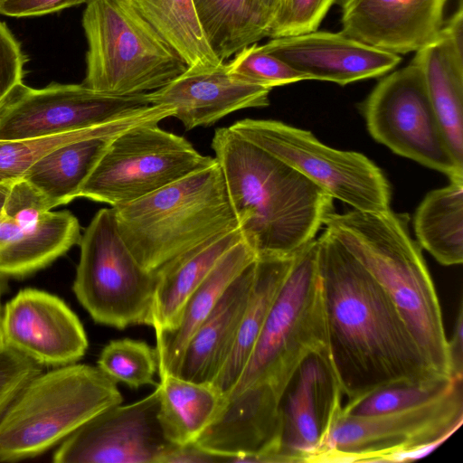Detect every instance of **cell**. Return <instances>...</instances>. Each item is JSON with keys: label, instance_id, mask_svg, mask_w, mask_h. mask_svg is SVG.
<instances>
[{"label": "cell", "instance_id": "ac0fdd59", "mask_svg": "<svg viewBox=\"0 0 463 463\" xmlns=\"http://www.w3.org/2000/svg\"><path fill=\"white\" fill-rule=\"evenodd\" d=\"M449 0H341L344 34L395 54L435 42Z\"/></svg>", "mask_w": 463, "mask_h": 463}, {"label": "cell", "instance_id": "d590c367", "mask_svg": "<svg viewBox=\"0 0 463 463\" xmlns=\"http://www.w3.org/2000/svg\"><path fill=\"white\" fill-rule=\"evenodd\" d=\"M336 0H278L268 37L279 38L317 31Z\"/></svg>", "mask_w": 463, "mask_h": 463}, {"label": "cell", "instance_id": "e0dca14e", "mask_svg": "<svg viewBox=\"0 0 463 463\" xmlns=\"http://www.w3.org/2000/svg\"><path fill=\"white\" fill-rule=\"evenodd\" d=\"M279 400L265 385L224 397L213 420L194 443L227 457L232 463H279Z\"/></svg>", "mask_w": 463, "mask_h": 463}, {"label": "cell", "instance_id": "f35d334b", "mask_svg": "<svg viewBox=\"0 0 463 463\" xmlns=\"http://www.w3.org/2000/svg\"><path fill=\"white\" fill-rule=\"evenodd\" d=\"M86 0H3L0 14L12 17L40 16L74 5Z\"/></svg>", "mask_w": 463, "mask_h": 463}, {"label": "cell", "instance_id": "52a82bcc", "mask_svg": "<svg viewBox=\"0 0 463 463\" xmlns=\"http://www.w3.org/2000/svg\"><path fill=\"white\" fill-rule=\"evenodd\" d=\"M323 349L326 334L314 239L294 255L247 364L224 397L255 385L269 386L281 397L302 360Z\"/></svg>", "mask_w": 463, "mask_h": 463}, {"label": "cell", "instance_id": "ab89813d", "mask_svg": "<svg viewBox=\"0 0 463 463\" xmlns=\"http://www.w3.org/2000/svg\"><path fill=\"white\" fill-rule=\"evenodd\" d=\"M229 462L225 456L207 451L195 443L176 445L168 450L159 463H215Z\"/></svg>", "mask_w": 463, "mask_h": 463}, {"label": "cell", "instance_id": "1f68e13d", "mask_svg": "<svg viewBox=\"0 0 463 463\" xmlns=\"http://www.w3.org/2000/svg\"><path fill=\"white\" fill-rule=\"evenodd\" d=\"M456 379V377L439 376L422 381L390 383L348 401L343 406L341 414L351 417H370L416 407L446 393Z\"/></svg>", "mask_w": 463, "mask_h": 463}, {"label": "cell", "instance_id": "e575fe53", "mask_svg": "<svg viewBox=\"0 0 463 463\" xmlns=\"http://www.w3.org/2000/svg\"><path fill=\"white\" fill-rule=\"evenodd\" d=\"M226 65L234 76L271 90L277 86L309 80L306 74L267 52L257 43L243 48Z\"/></svg>", "mask_w": 463, "mask_h": 463}, {"label": "cell", "instance_id": "83f0119b", "mask_svg": "<svg viewBox=\"0 0 463 463\" xmlns=\"http://www.w3.org/2000/svg\"><path fill=\"white\" fill-rule=\"evenodd\" d=\"M156 385L158 420L175 445L194 443L212 422L224 396L211 383H199L165 374Z\"/></svg>", "mask_w": 463, "mask_h": 463}, {"label": "cell", "instance_id": "5b68a950", "mask_svg": "<svg viewBox=\"0 0 463 463\" xmlns=\"http://www.w3.org/2000/svg\"><path fill=\"white\" fill-rule=\"evenodd\" d=\"M122 402L117 383L98 366L74 363L43 372L24 386L0 420V461L39 456Z\"/></svg>", "mask_w": 463, "mask_h": 463}, {"label": "cell", "instance_id": "277c9868", "mask_svg": "<svg viewBox=\"0 0 463 463\" xmlns=\"http://www.w3.org/2000/svg\"><path fill=\"white\" fill-rule=\"evenodd\" d=\"M125 243L146 270L238 229L217 160L136 201L112 207Z\"/></svg>", "mask_w": 463, "mask_h": 463}, {"label": "cell", "instance_id": "9c48e42d", "mask_svg": "<svg viewBox=\"0 0 463 463\" xmlns=\"http://www.w3.org/2000/svg\"><path fill=\"white\" fill-rule=\"evenodd\" d=\"M230 128L354 210L381 213L391 209L390 184L364 155L330 147L310 131L277 120L245 118Z\"/></svg>", "mask_w": 463, "mask_h": 463}, {"label": "cell", "instance_id": "7402d4cb", "mask_svg": "<svg viewBox=\"0 0 463 463\" xmlns=\"http://www.w3.org/2000/svg\"><path fill=\"white\" fill-rule=\"evenodd\" d=\"M257 260V259H256ZM255 263L228 287L216 306L187 343L175 375L194 383H212L225 363L248 303Z\"/></svg>", "mask_w": 463, "mask_h": 463}, {"label": "cell", "instance_id": "7a4b0ae2", "mask_svg": "<svg viewBox=\"0 0 463 463\" xmlns=\"http://www.w3.org/2000/svg\"><path fill=\"white\" fill-rule=\"evenodd\" d=\"M212 147L243 241L257 259L293 256L315 239L333 198L301 173L230 127Z\"/></svg>", "mask_w": 463, "mask_h": 463}, {"label": "cell", "instance_id": "d6986e66", "mask_svg": "<svg viewBox=\"0 0 463 463\" xmlns=\"http://www.w3.org/2000/svg\"><path fill=\"white\" fill-rule=\"evenodd\" d=\"M261 47L309 80L339 85L382 76L402 61L398 54L363 43L341 32L315 31L271 38Z\"/></svg>", "mask_w": 463, "mask_h": 463}, {"label": "cell", "instance_id": "f6af8a7d", "mask_svg": "<svg viewBox=\"0 0 463 463\" xmlns=\"http://www.w3.org/2000/svg\"><path fill=\"white\" fill-rule=\"evenodd\" d=\"M1 319H2V315L0 313V345L4 344L3 337H2V330H1Z\"/></svg>", "mask_w": 463, "mask_h": 463}, {"label": "cell", "instance_id": "8fae6325", "mask_svg": "<svg viewBox=\"0 0 463 463\" xmlns=\"http://www.w3.org/2000/svg\"><path fill=\"white\" fill-rule=\"evenodd\" d=\"M463 421V378L440 397L392 413L338 417L320 462L411 460L433 449Z\"/></svg>", "mask_w": 463, "mask_h": 463}, {"label": "cell", "instance_id": "4fadbf2b", "mask_svg": "<svg viewBox=\"0 0 463 463\" xmlns=\"http://www.w3.org/2000/svg\"><path fill=\"white\" fill-rule=\"evenodd\" d=\"M145 94L115 96L81 84L17 85L0 108V140H18L95 128L147 106Z\"/></svg>", "mask_w": 463, "mask_h": 463}, {"label": "cell", "instance_id": "3957f363", "mask_svg": "<svg viewBox=\"0 0 463 463\" xmlns=\"http://www.w3.org/2000/svg\"><path fill=\"white\" fill-rule=\"evenodd\" d=\"M324 225L387 293L432 370L452 378L441 307L407 216L353 209Z\"/></svg>", "mask_w": 463, "mask_h": 463}, {"label": "cell", "instance_id": "7dc6e473", "mask_svg": "<svg viewBox=\"0 0 463 463\" xmlns=\"http://www.w3.org/2000/svg\"><path fill=\"white\" fill-rule=\"evenodd\" d=\"M2 1H3V0H0V4H1V2H2Z\"/></svg>", "mask_w": 463, "mask_h": 463}, {"label": "cell", "instance_id": "7bdbcfd3", "mask_svg": "<svg viewBox=\"0 0 463 463\" xmlns=\"http://www.w3.org/2000/svg\"><path fill=\"white\" fill-rule=\"evenodd\" d=\"M13 182H0V217L5 205V202Z\"/></svg>", "mask_w": 463, "mask_h": 463}, {"label": "cell", "instance_id": "4dcf8cb0", "mask_svg": "<svg viewBox=\"0 0 463 463\" xmlns=\"http://www.w3.org/2000/svg\"><path fill=\"white\" fill-rule=\"evenodd\" d=\"M130 1L188 69L223 63L206 40L193 0Z\"/></svg>", "mask_w": 463, "mask_h": 463}, {"label": "cell", "instance_id": "60d3db41", "mask_svg": "<svg viewBox=\"0 0 463 463\" xmlns=\"http://www.w3.org/2000/svg\"><path fill=\"white\" fill-rule=\"evenodd\" d=\"M448 351L452 377H463V309L461 304L451 338L448 339Z\"/></svg>", "mask_w": 463, "mask_h": 463}, {"label": "cell", "instance_id": "5bb4252c", "mask_svg": "<svg viewBox=\"0 0 463 463\" xmlns=\"http://www.w3.org/2000/svg\"><path fill=\"white\" fill-rule=\"evenodd\" d=\"M343 395L326 349L309 353L279 400V463L321 461L342 411Z\"/></svg>", "mask_w": 463, "mask_h": 463}, {"label": "cell", "instance_id": "ee69618b", "mask_svg": "<svg viewBox=\"0 0 463 463\" xmlns=\"http://www.w3.org/2000/svg\"><path fill=\"white\" fill-rule=\"evenodd\" d=\"M266 9L272 13V10L278 0H258Z\"/></svg>", "mask_w": 463, "mask_h": 463}, {"label": "cell", "instance_id": "44dd1931", "mask_svg": "<svg viewBox=\"0 0 463 463\" xmlns=\"http://www.w3.org/2000/svg\"><path fill=\"white\" fill-rule=\"evenodd\" d=\"M174 109L149 105L106 125L99 131L62 145L35 162L23 178L47 200L51 209L77 197L110 141L124 130L145 123L158 124L172 117Z\"/></svg>", "mask_w": 463, "mask_h": 463}, {"label": "cell", "instance_id": "836d02e7", "mask_svg": "<svg viewBox=\"0 0 463 463\" xmlns=\"http://www.w3.org/2000/svg\"><path fill=\"white\" fill-rule=\"evenodd\" d=\"M108 124L46 137L0 140V182H14L23 178L35 162L51 151L96 133Z\"/></svg>", "mask_w": 463, "mask_h": 463}, {"label": "cell", "instance_id": "603a6c76", "mask_svg": "<svg viewBox=\"0 0 463 463\" xmlns=\"http://www.w3.org/2000/svg\"><path fill=\"white\" fill-rule=\"evenodd\" d=\"M81 238L78 219L69 211H50L37 224L22 226L0 217V276L20 278L41 269Z\"/></svg>", "mask_w": 463, "mask_h": 463}, {"label": "cell", "instance_id": "2e32d148", "mask_svg": "<svg viewBox=\"0 0 463 463\" xmlns=\"http://www.w3.org/2000/svg\"><path fill=\"white\" fill-rule=\"evenodd\" d=\"M5 345L43 366H62L80 360L89 346L77 315L59 297L36 288L20 290L4 308Z\"/></svg>", "mask_w": 463, "mask_h": 463}, {"label": "cell", "instance_id": "8d00e7d4", "mask_svg": "<svg viewBox=\"0 0 463 463\" xmlns=\"http://www.w3.org/2000/svg\"><path fill=\"white\" fill-rule=\"evenodd\" d=\"M43 366L15 349L0 345V420L24 386Z\"/></svg>", "mask_w": 463, "mask_h": 463}, {"label": "cell", "instance_id": "d6a6232c", "mask_svg": "<svg viewBox=\"0 0 463 463\" xmlns=\"http://www.w3.org/2000/svg\"><path fill=\"white\" fill-rule=\"evenodd\" d=\"M97 364L110 379L132 389L156 385L154 376L158 372V352L144 341L112 340L101 350Z\"/></svg>", "mask_w": 463, "mask_h": 463}, {"label": "cell", "instance_id": "ba28073f", "mask_svg": "<svg viewBox=\"0 0 463 463\" xmlns=\"http://www.w3.org/2000/svg\"><path fill=\"white\" fill-rule=\"evenodd\" d=\"M72 289L99 324L124 329L153 326L156 272L136 260L116 223L114 210H99L81 234Z\"/></svg>", "mask_w": 463, "mask_h": 463}, {"label": "cell", "instance_id": "d4e9b609", "mask_svg": "<svg viewBox=\"0 0 463 463\" xmlns=\"http://www.w3.org/2000/svg\"><path fill=\"white\" fill-rule=\"evenodd\" d=\"M241 240L239 229L227 232L176 257L155 271L156 284L152 326L155 334L175 326L189 297L225 252Z\"/></svg>", "mask_w": 463, "mask_h": 463}, {"label": "cell", "instance_id": "f546056e", "mask_svg": "<svg viewBox=\"0 0 463 463\" xmlns=\"http://www.w3.org/2000/svg\"><path fill=\"white\" fill-rule=\"evenodd\" d=\"M419 244L445 266L463 261V180L430 192L414 218Z\"/></svg>", "mask_w": 463, "mask_h": 463}, {"label": "cell", "instance_id": "30bf717a", "mask_svg": "<svg viewBox=\"0 0 463 463\" xmlns=\"http://www.w3.org/2000/svg\"><path fill=\"white\" fill-rule=\"evenodd\" d=\"M216 161L184 137L156 123L129 128L109 144L80 197L122 205L154 193Z\"/></svg>", "mask_w": 463, "mask_h": 463}, {"label": "cell", "instance_id": "cb8c5ba5", "mask_svg": "<svg viewBox=\"0 0 463 463\" xmlns=\"http://www.w3.org/2000/svg\"><path fill=\"white\" fill-rule=\"evenodd\" d=\"M256 259L255 253L243 240L234 244L189 297L175 326L156 333L159 377L175 375L183 352L194 332L228 287Z\"/></svg>", "mask_w": 463, "mask_h": 463}, {"label": "cell", "instance_id": "ffe728a7", "mask_svg": "<svg viewBox=\"0 0 463 463\" xmlns=\"http://www.w3.org/2000/svg\"><path fill=\"white\" fill-rule=\"evenodd\" d=\"M270 90L234 76L223 62L212 68H187L165 87L146 93V97L151 105L172 108V117L190 130L211 126L240 109L266 107Z\"/></svg>", "mask_w": 463, "mask_h": 463}, {"label": "cell", "instance_id": "8992f818", "mask_svg": "<svg viewBox=\"0 0 463 463\" xmlns=\"http://www.w3.org/2000/svg\"><path fill=\"white\" fill-rule=\"evenodd\" d=\"M88 42L83 85L98 92L134 96L159 90L187 70L130 0H86Z\"/></svg>", "mask_w": 463, "mask_h": 463}, {"label": "cell", "instance_id": "9a60e30c", "mask_svg": "<svg viewBox=\"0 0 463 463\" xmlns=\"http://www.w3.org/2000/svg\"><path fill=\"white\" fill-rule=\"evenodd\" d=\"M156 389L127 404L113 405L80 426L59 444L55 463H159L175 444L158 420Z\"/></svg>", "mask_w": 463, "mask_h": 463}, {"label": "cell", "instance_id": "7c38bea8", "mask_svg": "<svg viewBox=\"0 0 463 463\" xmlns=\"http://www.w3.org/2000/svg\"><path fill=\"white\" fill-rule=\"evenodd\" d=\"M362 110L378 143L449 180H463V167L450 152L416 64L411 62L382 79Z\"/></svg>", "mask_w": 463, "mask_h": 463}, {"label": "cell", "instance_id": "484cf974", "mask_svg": "<svg viewBox=\"0 0 463 463\" xmlns=\"http://www.w3.org/2000/svg\"><path fill=\"white\" fill-rule=\"evenodd\" d=\"M423 76L440 128L458 165L463 167V56L439 33L411 61Z\"/></svg>", "mask_w": 463, "mask_h": 463}, {"label": "cell", "instance_id": "74e56055", "mask_svg": "<svg viewBox=\"0 0 463 463\" xmlns=\"http://www.w3.org/2000/svg\"><path fill=\"white\" fill-rule=\"evenodd\" d=\"M27 60L20 43L0 21V108L10 92L23 83Z\"/></svg>", "mask_w": 463, "mask_h": 463}, {"label": "cell", "instance_id": "f1b7e54d", "mask_svg": "<svg viewBox=\"0 0 463 463\" xmlns=\"http://www.w3.org/2000/svg\"><path fill=\"white\" fill-rule=\"evenodd\" d=\"M206 37L221 61L268 37L271 12L258 0H193Z\"/></svg>", "mask_w": 463, "mask_h": 463}, {"label": "cell", "instance_id": "b9f144b4", "mask_svg": "<svg viewBox=\"0 0 463 463\" xmlns=\"http://www.w3.org/2000/svg\"><path fill=\"white\" fill-rule=\"evenodd\" d=\"M463 7L458 6L457 11L444 21L440 34L448 40L456 52L463 56Z\"/></svg>", "mask_w": 463, "mask_h": 463}, {"label": "cell", "instance_id": "6da1fadb", "mask_svg": "<svg viewBox=\"0 0 463 463\" xmlns=\"http://www.w3.org/2000/svg\"><path fill=\"white\" fill-rule=\"evenodd\" d=\"M317 242L326 346L348 401L390 383L440 376L364 267L326 230Z\"/></svg>", "mask_w": 463, "mask_h": 463}, {"label": "cell", "instance_id": "4316f807", "mask_svg": "<svg viewBox=\"0 0 463 463\" xmlns=\"http://www.w3.org/2000/svg\"><path fill=\"white\" fill-rule=\"evenodd\" d=\"M294 255L288 258L256 260L252 288L232 347L211 383L223 396L230 392L245 368Z\"/></svg>", "mask_w": 463, "mask_h": 463}, {"label": "cell", "instance_id": "bcb514c9", "mask_svg": "<svg viewBox=\"0 0 463 463\" xmlns=\"http://www.w3.org/2000/svg\"><path fill=\"white\" fill-rule=\"evenodd\" d=\"M458 6L463 7V2H462V0H458Z\"/></svg>", "mask_w": 463, "mask_h": 463}]
</instances>
